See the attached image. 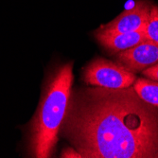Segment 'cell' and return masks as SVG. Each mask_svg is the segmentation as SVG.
<instances>
[{
  "mask_svg": "<svg viewBox=\"0 0 158 158\" xmlns=\"http://www.w3.org/2000/svg\"><path fill=\"white\" fill-rule=\"evenodd\" d=\"M95 36L100 45L112 52H120L129 49L147 40L144 31L109 34L96 31Z\"/></svg>",
  "mask_w": 158,
  "mask_h": 158,
  "instance_id": "8992f818",
  "label": "cell"
},
{
  "mask_svg": "<svg viewBox=\"0 0 158 158\" xmlns=\"http://www.w3.org/2000/svg\"><path fill=\"white\" fill-rule=\"evenodd\" d=\"M135 79V73L121 64L102 58L95 59L83 69V81L86 84L104 88L130 87Z\"/></svg>",
  "mask_w": 158,
  "mask_h": 158,
  "instance_id": "3957f363",
  "label": "cell"
},
{
  "mask_svg": "<svg viewBox=\"0 0 158 158\" xmlns=\"http://www.w3.org/2000/svg\"><path fill=\"white\" fill-rule=\"evenodd\" d=\"M142 74L145 77H147L148 79L158 81V63L145 68L142 71Z\"/></svg>",
  "mask_w": 158,
  "mask_h": 158,
  "instance_id": "9c48e42d",
  "label": "cell"
},
{
  "mask_svg": "<svg viewBox=\"0 0 158 158\" xmlns=\"http://www.w3.org/2000/svg\"><path fill=\"white\" fill-rule=\"evenodd\" d=\"M60 129L83 158H158V108L131 86L71 89Z\"/></svg>",
  "mask_w": 158,
  "mask_h": 158,
  "instance_id": "6da1fadb",
  "label": "cell"
},
{
  "mask_svg": "<svg viewBox=\"0 0 158 158\" xmlns=\"http://www.w3.org/2000/svg\"><path fill=\"white\" fill-rule=\"evenodd\" d=\"M61 157H63V158H81V155L74 148L68 147V148H65L62 152Z\"/></svg>",
  "mask_w": 158,
  "mask_h": 158,
  "instance_id": "30bf717a",
  "label": "cell"
},
{
  "mask_svg": "<svg viewBox=\"0 0 158 158\" xmlns=\"http://www.w3.org/2000/svg\"><path fill=\"white\" fill-rule=\"evenodd\" d=\"M72 64H65L51 75L31 124L27 149L32 157L52 156L72 89Z\"/></svg>",
  "mask_w": 158,
  "mask_h": 158,
  "instance_id": "7a4b0ae2",
  "label": "cell"
},
{
  "mask_svg": "<svg viewBox=\"0 0 158 158\" xmlns=\"http://www.w3.org/2000/svg\"><path fill=\"white\" fill-rule=\"evenodd\" d=\"M118 60L132 72L143 71L158 63V44L146 40L140 44L118 52Z\"/></svg>",
  "mask_w": 158,
  "mask_h": 158,
  "instance_id": "5b68a950",
  "label": "cell"
},
{
  "mask_svg": "<svg viewBox=\"0 0 158 158\" xmlns=\"http://www.w3.org/2000/svg\"><path fill=\"white\" fill-rule=\"evenodd\" d=\"M133 84V88L144 102L158 108V81L139 78Z\"/></svg>",
  "mask_w": 158,
  "mask_h": 158,
  "instance_id": "52a82bcc",
  "label": "cell"
},
{
  "mask_svg": "<svg viewBox=\"0 0 158 158\" xmlns=\"http://www.w3.org/2000/svg\"><path fill=\"white\" fill-rule=\"evenodd\" d=\"M147 40L158 44V7L152 6L150 17L144 30Z\"/></svg>",
  "mask_w": 158,
  "mask_h": 158,
  "instance_id": "ba28073f",
  "label": "cell"
},
{
  "mask_svg": "<svg viewBox=\"0 0 158 158\" xmlns=\"http://www.w3.org/2000/svg\"><path fill=\"white\" fill-rule=\"evenodd\" d=\"M152 6L146 0H138L131 9L126 10L117 18L102 26L97 31L108 34L143 31L148 23Z\"/></svg>",
  "mask_w": 158,
  "mask_h": 158,
  "instance_id": "277c9868",
  "label": "cell"
}]
</instances>
